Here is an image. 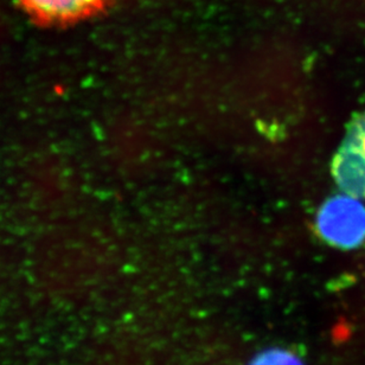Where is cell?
Here are the masks:
<instances>
[{
	"label": "cell",
	"instance_id": "cell-1",
	"mask_svg": "<svg viewBox=\"0 0 365 365\" xmlns=\"http://www.w3.org/2000/svg\"><path fill=\"white\" fill-rule=\"evenodd\" d=\"M317 229L332 246L351 250L365 240V207L355 197H331L317 215Z\"/></svg>",
	"mask_w": 365,
	"mask_h": 365
},
{
	"label": "cell",
	"instance_id": "cell-2",
	"mask_svg": "<svg viewBox=\"0 0 365 365\" xmlns=\"http://www.w3.org/2000/svg\"><path fill=\"white\" fill-rule=\"evenodd\" d=\"M32 23L63 28L103 14L114 0H17Z\"/></svg>",
	"mask_w": 365,
	"mask_h": 365
},
{
	"label": "cell",
	"instance_id": "cell-3",
	"mask_svg": "<svg viewBox=\"0 0 365 365\" xmlns=\"http://www.w3.org/2000/svg\"><path fill=\"white\" fill-rule=\"evenodd\" d=\"M364 137L365 115L357 116L332 164L334 180L346 195L355 198H365Z\"/></svg>",
	"mask_w": 365,
	"mask_h": 365
},
{
	"label": "cell",
	"instance_id": "cell-4",
	"mask_svg": "<svg viewBox=\"0 0 365 365\" xmlns=\"http://www.w3.org/2000/svg\"><path fill=\"white\" fill-rule=\"evenodd\" d=\"M246 365H305V363L289 349L273 346L255 354Z\"/></svg>",
	"mask_w": 365,
	"mask_h": 365
},
{
	"label": "cell",
	"instance_id": "cell-5",
	"mask_svg": "<svg viewBox=\"0 0 365 365\" xmlns=\"http://www.w3.org/2000/svg\"><path fill=\"white\" fill-rule=\"evenodd\" d=\"M363 148H364V151H365V137H364V140H363Z\"/></svg>",
	"mask_w": 365,
	"mask_h": 365
}]
</instances>
